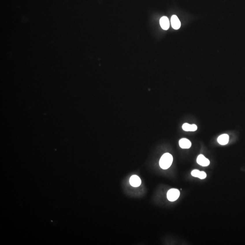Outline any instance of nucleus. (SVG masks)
I'll return each instance as SVG.
<instances>
[{"label":"nucleus","instance_id":"423d86ee","mask_svg":"<svg viewBox=\"0 0 245 245\" xmlns=\"http://www.w3.org/2000/svg\"><path fill=\"white\" fill-rule=\"evenodd\" d=\"M160 24L164 30H168L170 26L169 19L167 16H163L160 20Z\"/></svg>","mask_w":245,"mask_h":245},{"label":"nucleus","instance_id":"f03ea898","mask_svg":"<svg viewBox=\"0 0 245 245\" xmlns=\"http://www.w3.org/2000/svg\"><path fill=\"white\" fill-rule=\"evenodd\" d=\"M180 196V192L178 189L172 188L167 192V198L169 201L174 202L179 198Z\"/></svg>","mask_w":245,"mask_h":245},{"label":"nucleus","instance_id":"39448f33","mask_svg":"<svg viewBox=\"0 0 245 245\" xmlns=\"http://www.w3.org/2000/svg\"><path fill=\"white\" fill-rule=\"evenodd\" d=\"M172 27L174 29L178 30L181 27V22L180 21L179 18L176 15H173L171 19Z\"/></svg>","mask_w":245,"mask_h":245},{"label":"nucleus","instance_id":"7ed1b4c3","mask_svg":"<svg viewBox=\"0 0 245 245\" xmlns=\"http://www.w3.org/2000/svg\"><path fill=\"white\" fill-rule=\"evenodd\" d=\"M196 162L198 164L203 167H207L210 164V161L204 155L200 154L197 157Z\"/></svg>","mask_w":245,"mask_h":245},{"label":"nucleus","instance_id":"0eeeda50","mask_svg":"<svg viewBox=\"0 0 245 245\" xmlns=\"http://www.w3.org/2000/svg\"><path fill=\"white\" fill-rule=\"evenodd\" d=\"M180 147L184 149H189L191 146V142L187 138H183L179 142Z\"/></svg>","mask_w":245,"mask_h":245},{"label":"nucleus","instance_id":"20e7f679","mask_svg":"<svg viewBox=\"0 0 245 245\" xmlns=\"http://www.w3.org/2000/svg\"><path fill=\"white\" fill-rule=\"evenodd\" d=\"M129 183L130 185L133 187H139L141 184V180L139 177L136 175H134L130 177L129 179Z\"/></svg>","mask_w":245,"mask_h":245},{"label":"nucleus","instance_id":"6e6552de","mask_svg":"<svg viewBox=\"0 0 245 245\" xmlns=\"http://www.w3.org/2000/svg\"><path fill=\"white\" fill-rule=\"evenodd\" d=\"M229 140V137L227 134H223L220 135L218 138V142L219 144L222 145H225L228 144Z\"/></svg>","mask_w":245,"mask_h":245},{"label":"nucleus","instance_id":"1a4fd4ad","mask_svg":"<svg viewBox=\"0 0 245 245\" xmlns=\"http://www.w3.org/2000/svg\"><path fill=\"white\" fill-rule=\"evenodd\" d=\"M191 175L193 177L199 178L201 179H205L207 177V174L204 172H201L198 170H194L191 172Z\"/></svg>","mask_w":245,"mask_h":245},{"label":"nucleus","instance_id":"f257e3e1","mask_svg":"<svg viewBox=\"0 0 245 245\" xmlns=\"http://www.w3.org/2000/svg\"><path fill=\"white\" fill-rule=\"evenodd\" d=\"M173 157L169 153H165L161 157L159 161L160 167L163 169H167L171 166Z\"/></svg>","mask_w":245,"mask_h":245},{"label":"nucleus","instance_id":"9d476101","mask_svg":"<svg viewBox=\"0 0 245 245\" xmlns=\"http://www.w3.org/2000/svg\"><path fill=\"white\" fill-rule=\"evenodd\" d=\"M183 130L185 131H195L197 130L198 127L195 125H190L188 123H185L182 126Z\"/></svg>","mask_w":245,"mask_h":245}]
</instances>
